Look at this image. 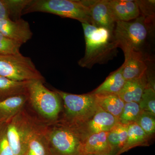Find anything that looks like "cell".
I'll return each instance as SVG.
<instances>
[{
  "instance_id": "1",
  "label": "cell",
  "mask_w": 155,
  "mask_h": 155,
  "mask_svg": "<svg viewBox=\"0 0 155 155\" xmlns=\"http://www.w3.org/2000/svg\"><path fill=\"white\" fill-rule=\"evenodd\" d=\"M85 41L83 58L78 64L84 68H91L97 64H102L112 59L118 47L113 32L105 28L97 27L87 23H81Z\"/></svg>"
},
{
  "instance_id": "2",
  "label": "cell",
  "mask_w": 155,
  "mask_h": 155,
  "mask_svg": "<svg viewBox=\"0 0 155 155\" xmlns=\"http://www.w3.org/2000/svg\"><path fill=\"white\" fill-rule=\"evenodd\" d=\"M47 134L51 155H86L85 137L76 125L64 121L47 130Z\"/></svg>"
},
{
  "instance_id": "3",
  "label": "cell",
  "mask_w": 155,
  "mask_h": 155,
  "mask_svg": "<svg viewBox=\"0 0 155 155\" xmlns=\"http://www.w3.org/2000/svg\"><path fill=\"white\" fill-rule=\"evenodd\" d=\"M34 12L49 13L90 24L88 8L84 1L30 0L22 14Z\"/></svg>"
},
{
  "instance_id": "4",
  "label": "cell",
  "mask_w": 155,
  "mask_h": 155,
  "mask_svg": "<svg viewBox=\"0 0 155 155\" xmlns=\"http://www.w3.org/2000/svg\"><path fill=\"white\" fill-rule=\"evenodd\" d=\"M147 19L141 15L131 21L116 22L114 39L124 53L130 51L140 52L148 32Z\"/></svg>"
},
{
  "instance_id": "5",
  "label": "cell",
  "mask_w": 155,
  "mask_h": 155,
  "mask_svg": "<svg viewBox=\"0 0 155 155\" xmlns=\"http://www.w3.org/2000/svg\"><path fill=\"white\" fill-rule=\"evenodd\" d=\"M55 91L64 101L66 111L64 121L76 126H80L88 121L98 107L95 95L90 93L78 95L61 91Z\"/></svg>"
},
{
  "instance_id": "6",
  "label": "cell",
  "mask_w": 155,
  "mask_h": 155,
  "mask_svg": "<svg viewBox=\"0 0 155 155\" xmlns=\"http://www.w3.org/2000/svg\"><path fill=\"white\" fill-rule=\"evenodd\" d=\"M44 81H29L27 88L28 101L37 112L46 119L54 120L61 109V98L55 91L45 87Z\"/></svg>"
},
{
  "instance_id": "7",
  "label": "cell",
  "mask_w": 155,
  "mask_h": 155,
  "mask_svg": "<svg viewBox=\"0 0 155 155\" xmlns=\"http://www.w3.org/2000/svg\"><path fill=\"white\" fill-rule=\"evenodd\" d=\"M0 76L18 81H44L31 59L21 53L0 55Z\"/></svg>"
},
{
  "instance_id": "8",
  "label": "cell",
  "mask_w": 155,
  "mask_h": 155,
  "mask_svg": "<svg viewBox=\"0 0 155 155\" xmlns=\"http://www.w3.org/2000/svg\"><path fill=\"white\" fill-rule=\"evenodd\" d=\"M38 127L22 111L6 123L7 137L14 155H24L29 137Z\"/></svg>"
},
{
  "instance_id": "9",
  "label": "cell",
  "mask_w": 155,
  "mask_h": 155,
  "mask_svg": "<svg viewBox=\"0 0 155 155\" xmlns=\"http://www.w3.org/2000/svg\"><path fill=\"white\" fill-rule=\"evenodd\" d=\"M89 11L90 24L114 32L116 22L112 17L108 0L84 1Z\"/></svg>"
},
{
  "instance_id": "10",
  "label": "cell",
  "mask_w": 155,
  "mask_h": 155,
  "mask_svg": "<svg viewBox=\"0 0 155 155\" xmlns=\"http://www.w3.org/2000/svg\"><path fill=\"white\" fill-rule=\"evenodd\" d=\"M119 123L118 118L98 107L94 116L88 121L78 127L85 138L92 134L109 132Z\"/></svg>"
},
{
  "instance_id": "11",
  "label": "cell",
  "mask_w": 155,
  "mask_h": 155,
  "mask_svg": "<svg viewBox=\"0 0 155 155\" xmlns=\"http://www.w3.org/2000/svg\"><path fill=\"white\" fill-rule=\"evenodd\" d=\"M0 32L22 45L27 42L33 36L29 23L22 18L16 20L0 19Z\"/></svg>"
},
{
  "instance_id": "12",
  "label": "cell",
  "mask_w": 155,
  "mask_h": 155,
  "mask_svg": "<svg viewBox=\"0 0 155 155\" xmlns=\"http://www.w3.org/2000/svg\"><path fill=\"white\" fill-rule=\"evenodd\" d=\"M108 5L115 22H127L141 15L136 1L108 0Z\"/></svg>"
},
{
  "instance_id": "13",
  "label": "cell",
  "mask_w": 155,
  "mask_h": 155,
  "mask_svg": "<svg viewBox=\"0 0 155 155\" xmlns=\"http://www.w3.org/2000/svg\"><path fill=\"white\" fill-rule=\"evenodd\" d=\"M124 53L125 61L122 65V75L126 81L141 78L146 75L147 66L141 52L130 51Z\"/></svg>"
},
{
  "instance_id": "14",
  "label": "cell",
  "mask_w": 155,
  "mask_h": 155,
  "mask_svg": "<svg viewBox=\"0 0 155 155\" xmlns=\"http://www.w3.org/2000/svg\"><path fill=\"white\" fill-rule=\"evenodd\" d=\"M28 100V92L0 101V124L7 123L19 112Z\"/></svg>"
},
{
  "instance_id": "15",
  "label": "cell",
  "mask_w": 155,
  "mask_h": 155,
  "mask_svg": "<svg viewBox=\"0 0 155 155\" xmlns=\"http://www.w3.org/2000/svg\"><path fill=\"white\" fill-rule=\"evenodd\" d=\"M147 74L141 78L126 81L117 95L125 103H139L145 89L148 84Z\"/></svg>"
},
{
  "instance_id": "16",
  "label": "cell",
  "mask_w": 155,
  "mask_h": 155,
  "mask_svg": "<svg viewBox=\"0 0 155 155\" xmlns=\"http://www.w3.org/2000/svg\"><path fill=\"white\" fill-rule=\"evenodd\" d=\"M47 130L38 127L28 139L24 155H51Z\"/></svg>"
},
{
  "instance_id": "17",
  "label": "cell",
  "mask_w": 155,
  "mask_h": 155,
  "mask_svg": "<svg viewBox=\"0 0 155 155\" xmlns=\"http://www.w3.org/2000/svg\"><path fill=\"white\" fill-rule=\"evenodd\" d=\"M108 133L109 132H101L87 136L84 143L85 154H97L114 151L108 141Z\"/></svg>"
},
{
  "instance_id": "18",
  "label": "cell",
  "mask_w": 155,
  "mask_h": 155,
  "mask_svg": "<svg viewBox=\"0 0 155 155\" xmlns=\"http://www.w3.org/2000/svg\"><path fill=\"white\" fill-rule=\"evenodd\" d=\"M122 66L110 74L101 84L90 93L95 95L117 94L126 81L122 75Z\"/></svg>"
},
{
  "instance_id": "19",
  "label": "cell",
  "mask_w": 155,
  "mask_h": 155,
  "mask_svg": "<svg viewBox=\"0 0 155 155\" xmlns=\"http://www.w3.org/2000/svg\"><path fill=\"white\" fill-rule=\"evenodd\" d=\"M150 137L145 133L136 123L127 125V140L124 147L116 155H120L133 148L149 145Z\"/></svg>"
},
{
  "instance_id": "20",
  "label": "cell",
  "mask_w": 155,
  "mask_h": 155,
  "mask_svg": "<svg viewBox=\"0 0 155 155\" xmlns=\"http://www.w3.org/2000/svg\"><path fill=\"white\" fill-rule=\"evenodd\" d=\"M30 0H0V19H21Z\"/></svg>"
},
{
  "instance_id": "21",
  "label": "cell",
  "mask_w": 155,
  "mask_h": 155,
  "mask_svg": "<svg viewBox=\"0 0 155 155\" xmlns=\"http://www.w3.org/2000/svg\"><path fill=\"white\" fill-rule=\"evenodd\" d=\"M95 96L97 105L100 108L119 119L125 103L118 95L96 94Z\"/></svg>"
},
{
  "instance_id": "22",
  "label": "cell",
  "mask_w": 155,
  "mask_h": 155,
  "mask_svg": "<svg viewBox=\"0 0 155 155\" xmlns=\"http://www.w3.org/2000/svg\"><path fill=\"white\" fill-rule=\"evenodd\" d=\"M29 81H15L0 76V101L26 93Z\"/></svg>"
},
{
  "instance_id": "23",
  "label": "cell",
  "mask_w": 155,
  "mask_h": 155,
  "mask_svg": "<svg viewBox=\"0 0 155 155\" xmlns=\"http://www.w3.org/2000/svg\"><path fill=\"white\" fill-rule=\"evenodd\" d=\"M127 137V125L119 123L109 131L108 140L109 144L117 154L125 146Z\"/></svg>"
},
{
  "instance_id": "24",
  "label": "cell",
  "mask_w": 155,
  "mask_h": 155,
  "mask_svg": "<svg viewBox=\"0 0 155 155\" xmlns=\"http://www.w3.org/2000/svg\"><path fill=\"white\" fill-rule=\"evenodd\" d=\"M138 103H125L120 117L119 123L125 125L135 123L141 112Z\"/></svg>"
},
{
  "instance_id": "25",
  "label": "cell",
  "mask_w": 155,
  "mask_h": 155,
  "mask_svg": "<svg viewBox=\"0 0 155 155\" xmlns=\"http://www.w3.org/2000/svg\"><path fill=\"white\" fill-rule=\"evenodd\" d=\"M139 105L141 110L155 116V88L149 83L145 89Z\"/></svg>"
},
{
  "instance_id": "26",
  "label": "cell",
  "mask_w": 155,
  "mask_h": 155,
  "mask_svg": "<svg viewBox=\"0 0 155 155\" xmlns=\"http://www.w3.org/2000/svg\"><path fill=\"white\" fill-rule=\"evenodd\" d=\"M22 45L3 35L0 32V55H10L20 54Z\"/></svg>"
},
{
  "instance_id": "27",
  "label": "cell",
  "mask_w": 155,
  "mask_h": 155,
  "mask_svg": "<svg viewBox=\"0 0 155 155\" xmlns=\"http://www.w3.org/2000/svg\"><path fill=\"white\" fill-rule=\"evenodd\" d=\"M155 116L150 113L142 110L135 122L150 137L155 132Z\"/></svg>"
},
{
  "instance_id": "28",
  "label": "cell",
  "mask_w": 155,
  "mask_h": 155,
  "mask_svg": "<svg viewBox=\"0 0 155 155\" xmlns=\"http://www.w3.org/2000/svg\"><path fill=\"white\" fill-rule=\"evenodd\" d=\"M0 155H15L7 137L6 123L0 124Z\"/></svg>"
},
{
  "instance_id": "29",
  "label": "cell",
  "mask_w": 155,
  "mask_h": 155,
  "mask_svg": "<svg viewBox=\"0 0 155 155\" xmlns=\"http://www.w3.org/2000/svg\"><path fill=\"white\" fill-rule=\"evenodd\" d=\"M117 153L114 151H112L110 152L104 153L97 154H91L87 155H116Z\"/></svg>"
}]
</instances>
